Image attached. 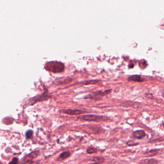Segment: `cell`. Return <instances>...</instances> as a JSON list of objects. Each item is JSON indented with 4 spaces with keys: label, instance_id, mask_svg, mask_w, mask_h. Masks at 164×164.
<instances>
[{
    "label": "cell",
    "instance_id": "277c9868",
    "mask_svg": "<svg viewBox=\"0 0 164 164\" xmlns=\"http://www.w3.org/2000/svg\"><path fill=\"white\" fill-rule=\"evenodd\" d=\"M51 97V95L49 94L48 91H45L43 94H41L39 95H37V96L32 98L31 100V104H33L38 102L47 100L49 99H50Z\"/></svg>",
    "mask_w": 164,
    "mask_h": 164
},
{
    "label": "cell",
    "instance_id": "30bf717a",
    "mask_svg": "<svg viewBox=\"0 0 164 164\" xmlns=\"http://www.w3.org/2000/svg\"><path fill=\"white\" fill-rule=\"evenodd\" d=\"M92 160L96 163H102L105 162V159L103 157H102V156H95L93 158Z\"/></svg>",
    "mask_w": 164,
    "mask_h": 164
},
{
    "label": "cell",
    "instance_id": "3957f363",
    "mask_svg": "<svg viewBox=\"0 0 164 164\" xmlns=\"http://www.w3.org/2000/svg\"><path fill=\"white\" fill-rule=\"evenodd\" d=\"M111 91V90H107L104 91H102L100 90H98L96 91L93 92L92 93L89 94L84 97V99H93L95 100H101L102 97L104 95H106L110 94Z\"/></svg>",
    "mask_w": 164,
    "mask_h": 164
},
{
    "label": "cell",
    "instance_id": "7c38bea8",
    "mask_svg": "<svg viewBox=\"0 0 164 164\" xmlns=\"http://www.w3.org/2000/svg\"><path fill=\"white\" fill-rule=\"evenodd\" d=\"M87 153L89 154H92L93 153H97V148L90 147L87 149Z\"/></svg>",
    "mask_w": 164,
    "mask_h": 164
},
{
    "label": "cell",
    "instance_id": "6da1fadb",
    "mask_svg": "<svg viewBox=\"0 0 164 164\" xmlns=\"http://www.w3.org/2000/svg\"><path fill=\"white\" fill-rule=\"evenodd\" d=\"M64 67V65L63 63L58 61L49 62L45 66V68L47 70L54 73H59L63 71Z\"/></svg>",
    "mask_w": 164,
    "mask_h": 164
},
{
    "label": "cell",
    "instance_id": "52a82bcc",
    "mask_svg": "<svg viewBox=\"0 0 164 164\" xmlns=\"http://www.w3.org/2000/svg\"><path fill=\"white\" fill-rule=\"evenodd\" d=\"M71 152L69 151H65L60 154L59 156L57 158L58 161L64 160V159L69 158L71 155Z\"/></svg>",
    "mask_w": 164,
    "mask_h": 164
},
{
    "label": "cell",
    "instance_id": "ba28073f",
    "mask_svg": "<svg viewBox=\"0 0 164 164\" xmlns=\"http://www.w3.org/2000/svg\"><path fill=\"white\" fill-rule=\"evenodd\" d=\"M128 81H134L136 82H143L144 79L139 75H132L128 78Z\"/></svg>",
    "mask_w": 164,
    "mask_h": 164
},
{
    "label": "cell",
    "instance_id": "8fae6325",
    "mask_svg": "<svg viewBox=\"0 0 164 164\" xmlns=\"http://www.w3.org/2000/svg\"><path fill=\"white\" fill-rule=\"evenodd\" d=\"M158 154V151L157 150H152L150 151L144 153V154L146 156H152Z\"/></svg>",
    "mask_w": 164,
    "mask_h": 164
},
{
    "label": "cell",
    "instance_id": "ac0fdd59",
    "mask_svg": "<svg viewBox=\"0 0 164 164\" xmlns=\"http://www.w3.org/2000/svg\"><path fill=\"white\" fill-rule=\"evenodd\" d=\"M163 97H164V94H163Z\"/></svg>",
    "mask_w": 164,
    "mask_h": 164
},
{
    "label": "cell",
    "instance_id": "5bb4252c",
    "mask_svg": "<svg viewBox=\"0 0 164 164\" xmlns=\"http://www.w3.org/2000/svg\"><path fill=\"white\" fill-rule=\"evenodd\" d=\"M99 81L98 80H90V81H86L84 82V85H90V84H95L97 83Z\"/></svg>",
    "mask_w": 164,
    "mask_h": 164
},
{
    "label": "cell",
    "instance_id": "4fadbf2b",
    "mask_svg": "<svg viewBox=\"0 0 164 164\" xmlns=\"http://www.w3.org/2000/svg\"><path fill=\"white\" fill-rule=\"evenodd\" d=\"M33 134V131L32 130H28L27 131L26 133V137L27 139H29L31 138L32 137Z\"/></svg>",
    "mask_w": 164,
    "mask_h": 164
},
{
    "label": "cell",
    "instance_id": "5b68a950",
    "mask_svg": "<svg viewBox=\"0 0 164 164\" xmlns=\"http://www.w3.org/2000/svg\"><path fill=\"white\" fill-rule=\"evenodd\" d=\"M60 112L61 113L67 114L71 116H75L79 115L82 114H84L85 113L84 111L78 110V109H61L60 111Z\"/></svg>",
    "mask_w": 164,
    "mask_h": 164
},
{
    "label": "cell",
    "instance_id": "e0dca14e",
    "mask_svg": "<svg viewBox=\"0 0 164 164\" xmlns=\"http://www.w3.org/2000/svg\"><path fill=\"white\" fill-rule=\"evenodd\" d=\"M101 164V163H96V162H95V163H89V164Z\"/></svg>",
    "mask_w": 164,
    "mask_h": 164
},
{
    "label": "cell",
    "instance_id": "8992f818",
    "mask_svg": "<svg viewBox=\"0 0 164 164\" xmlns=\"http://www.w3.org/2000/svg\"><path fill=\"white\" fill-rule=\"evenodd\" d=\"M133 135L134 138L137 139H142L146 136V134L143 131H134L133 133Z\"/></svg>",
    "mask_w": 164,
    "mask_h": 164
},
{
    "label": "cell",
    "instance_id": "d6986e66",
    "mask_svg": "<svg viewBox=\"0 0 164 164\" xmlns=\"http://www.w3.org/2000/svg\"><path fill=\"white\" fill-rule=\"evenodd\" d=\"M38 164V163H37V164Z\"/></svg>",
    "mask_w": 164,
    "mask_h": 164
},
{
    "label": "cell",
    "instance_id": "9a60e30c",
    "mask_svg": "<svg viewBox=\"0 0 164 164\" xmlns=\"http://www.w3.org/2000/svg\"><path fill=\"white\" fill-rule=\"evenodd\" d=\"M138 144L137 142H135L134 141H129L127 142V144L129 146H134V145H136Z\"/></svg>",
    "mask_w": 164,
    "mask_h": 164
},
{
    "label": "cell",
    "instance_id": "9c48e42d",
    "mask_svg": "<svg viewBox=\"0 0 164 164\" xmlns=\"http://www.w3.org/2000/svg\"><path fill=\"white\" fill-rule=\"evenodd\" d=\"M142 163V164H157L158 161L154 159H144Z\"/></svg>",
    "mask_w": 164,
    "mask_h": 164
},
{
    "label": "cell",
    "instance_id": "ffe728a7",
    "mask_svg": "<svg viewBox=\"0 0 164 164\" xmlns=\"http://www.w3.org/2000/svg\"></svg>",
    "mask_w": 164,
    "mask_h": 164
},
{
    "label": "cell",
    "instance_id": "7a4b0ae2",
    "mask_svg": "<svg viewBox=\"0 0 164 164\" xmlns=\"http://www.w3.org/2000/svg\"><path fill=\"white\" fill-rule=\"evenodd\" d=\"M109 119V117L105 116H98L95 115H84L78 116L77 117V120H79L95 122L107 120Z\"/></svg>",
    "mask_w": 164,
    "mask_h": 164
},
{
    "label": "cell",
    "instance_id": "2e32d148",
    "mask_svg": "<svg viewBox=\"0 0 164 164\" xmlns=\"http://www.w3.org/2000/svg\"><path fill=\"white\" fill-rule=\"evenodd\" d=\"M18 161V159L17 158H13V160L10 162L9 164H17Z\"/></svg>",
    "mask_w": 164,
    "mask_h": 164
}]
</instances>
